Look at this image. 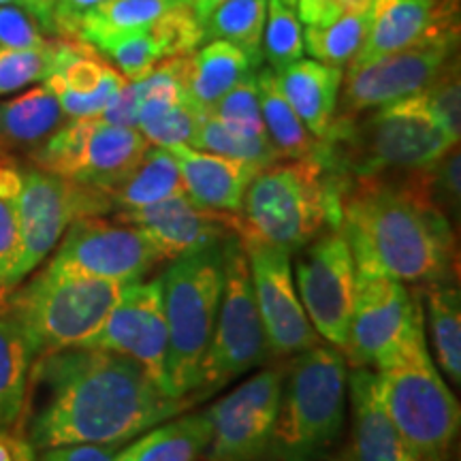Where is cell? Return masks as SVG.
<instances>
[{
    "instance_id": "cell-28",
    "label": "cell",
    "mask_w": 461,
    "mask_h": 461,
    "mask_svg": "<svg viewBox=\"0 0 461 461\" xmlns=\"http://www.w3.org/2000/svg\"><path fill=\"white\" fill-rule=\"evenodd\" d=\"M32 363L31 339L14 312L3 305L0 308V429H11L20 423Z\"/></svg>"
},
{
    "instance_id": "cell-12",
    "label": "cell",
    "mask_w": 461,
    "mask_h": 461,
    "mask_svg": "<svg viewBox=\"0 0 461 461\" xmlns=\"http://www.w3.org/2000/svg\"><path fill=\"white\" fill-rule=\"evenodd\" d=\"M423 327L419 299L411 295L403 282L355 272L353 314L344 348L350 366L374 370Z\"/></svg>"
},
{
    "instance_id": "cell-44",
    "label": "cell",
    "mask_w": 461,
    "mask_h": 461,
    "mask_svg": "<svg viewBox=\"0 0 461 461\" xmlns=\"http://www.w3.org/2000/svg\"><path fill=\"white\" fill-rule=\"evenodd\" d=\"M48 43L41 26L24 9L0 5V50L43 48Z\"/></svg>"
},
{
    "instance_id": "cell-9",
    "label": "cell",
    "mask_w": 461,
    "mask_h": 461,
    "mask_svg": "<svg viewBox=\"0 0 461 461\" xmlns=\"http://www.w3.org/2000/svg\"><path fill=\"white\" fill-rule=\"evenodd\" d=\"M267 357L269 348L252 291L248 255L233 233L224 248V285L214 333L190 400L197 403L214 395L267 361Z\"/></svg>"
},
{
    "instance_id": "cell-1",
    "label": "cell",
    "mask_w": 461,
    "mask_h": 461,
    "mask_svg": "<svg viewBox=\"0 0 461 461\" xmlns=\"http://www.w3.org/2000/svg\"><path fill=\"white\" fill-rule=\"evenodd\" d=\"M129 357L92 346L37 357L22 417L34 451L67 445L124 447L154 425L190 411Z\"/></svg>"
},
{
    "instance_id": "cell-48",
    "label": "cell",
    "mask_w": 461,
    "mask_h": 461,
    "mask_svg": "<svg viewBox=\"0 0 461 461\" xmlns=\"http://www.w3.org/2000/svg\"><path fill=\"white\" fill-rule=\"evenodd\" d=\"M0 461H39L26 436L0 429Z\"/></svg>"
},
{
    "instance_id": "cell-15",
    "label": "cell",
    "mask_w": 461,
    "mask_h": 461,
    "mask_svg": "<svg viewBox=\"0 0 461 461\" xmlns=\"http://www.w3.org/2000/svg\"><path fill=\"white\" fill-rule=\"evenodd\" d=\"M54 250L51 267L120 285L141 280L160 261L143 230L101 216L73 221Z\"/></svg>"
},
{
    "instance_id": "cell-52",
    "label": "cell",
    "mask_w": 461,
    "mask_h": 461,
    "mask_svg": "<svg viewBox=\"0 0 461 461\" xmlns=\"http://www.w3.org/2000/svg\"><path fill=\"white\" fill-rule=\"evenodd\" d=\"M222 3H227V0H188L190 9L194 11V15L199 17V22H203L205 17L210 15L216 7H221Z\"/></svg>"
},
{
    "instance_id": "cell-11",
    "label": "cell",
    "mask_w": 461,
    "mask_h": 461,
    "mask_svg": "<svg viewBox=\"0 0 461 461\" xmlns=\"http://www.w3.org/2000/svg\"><path fill=\"white\" fill-rule=\"evenodd\" d=\"M15 205L22 240L15 286L54 252L73 221L113 210L105 190L65 180L39 167H20Z\"/></svg>"
},
{
    "instance_id": "cell-8",
    "label": "cell",
    "mask_w": 461,
    "mask_h": 461,
    "mask_svg": "<svg viewBox=\"0 0 461 461\" xmlns=\"http://www.w3.org/2000/svg\"><path fill=\"white\" fill-rule=\"evenodd\" d=\"M327 141L342 143L339 160L355 177L423 169L457 146L436 124L417 95L372 109L363 122L336 120Z\"/></svg>"
},
{
    "instance_id": "cell-4",
    "label": "cell",
    "mask_w": 461,
    "mask_h": 461,
    "mask_svg": "<svg viewBox=\"0 0 461 461\" xmlns=\"http://www.w3.org/2000/svg\"><path fill=\"white\" fill-rule=\"evenodd\" d=\"M348 411V361L336 346L316 344L295 355L282 380L269 438L274 461H314L342 434Z\"/></svg>"
},
{
    "instance_id": "cell-10",
    "label": "cell",
    "mask_w": 461,
    "mask_h": 461,
    "mask_svg": "<svg viewBox=\"0 0 461 461\" xmlns=\"http://www.w3.org/2000/svg\"><path fill=\"white\" fill-rule=\"evenodd\" d=\"M148 146L135 126L109 124L101 118H71L34 152V167L107 193L129 176Z\"/></svg>"
},
{
    "instance_id": "cell-36",
    "label": "cell",
    "mask_w": 461,
    "mask_h": 461,
    "mask_svg": "<svg viewBox=\"0 0 461 461\" xmlns=\"http://www.w3.org/2000/svg\"><path fill=\"white\" fill-rule=\"evenodd\" d=\"M190 146L203 149V152L221 154V157L227 158L244 160V163H252L261 167V169L280 160V154L276 152L274 143L269 141L267 135L257 137L230 131L210 113H205V118L201 120L197 135H194Z\"/></svg>"
},
{
    "instance_id": "cell-54",
    "label": "cell",
    "mask_w": 461,
    "mask_h": 461,
    "mask_svg": "<svg viewBox=\"0 0 461 461\" xmlns=\"http://www.w3.org/2000/svg\"><path fill=\"white\" fill-rule=\"evenodd\" d=\"M11 3L15 5V0H0V5H11Z\"/></svg>"
},
{
    "instance_id": "cell-27",
    "label": "cell",
    "mask_w": 461,
    "mask_h": 461,
    "mask_svg": "<svg viewBox=\"0 0 461 461\" xmlns=\"http://www.w3.org/2000/svg\"><path fill=\"white\" fill-rule=\"evenodd\" d=\"M258 68L238 45L214 39L188 54L186 95L193 103L210 112L235 84Z\"/></svg>"
},
{
    "instance_id": "cell-35",
    "label": "cell",
    "mask_w": 461,
    "mask_h": 461,
    "mask_svg": "<svg viewBox=\"0 0 461 461\" xmlns=\"http://www.w3.org/2000/svg\"><path fill=\"white\" fill-rule=\"evenodd\" d=\"M92 48L129 82L146 77L160 60H165V51L152 31V24L101 39Z\"/></svg>"
},
{
    "instance_id": "cell-23",
    "label": "cell",
    "mask_w": 461,
    "mask_h": 461,
    "mask_svg": "<svg viewBox=\"0 0 461 461\" xmlns=\"http://www.w3.org/2000/svg\"><path fill=\"white\" fill-rule=\"evenodd\" d=\"M167 149L180 167L184 193L194 203L214 212L240 214L246 190L261 167L203 152L193 146H173Z\"/></svg>"
},
{
    "instance_id": "cell-29",
    "label": "cell",
    "mask_w": 461,
    "mask_h": 461,
    "mask_svg": "<svg viewBox=\"0 0 461 461\" xmlns=\"http://www.w3.org/2000/svg\"><path fill=\"white\" fill-rule=\"evenodd\" d=\"M180 193H184L180 167L169 149L160 146H148L129 176L107 190L112 207L118 212L152 205Z\"/></svg>"
},
{
    "instance_id": "cell-30",
    "label": "cell",
    "mask_w": 461,
    "mask_h": 461,
    "mask_svg": "<svg viewBox=\"0 0 461 461\" xmlns=\"http://www.w3.org/2000/svg\"><path fill=\"white\" fill-rule=\"evenodd\" d=\"M423 325L428 327L436 361L448 380H461V297L453 282L423 286Z\"/></svg>"
},
{
    "instance_id": "cell-24",
    "label": "cell",
    "mask_w": 461,
    "mask_h": 461,
    "mask_svg": "<svg viewBox=\"0 0 461 461\" xmlns=\"http://www.w3.org/2000/svg\"><path fill=\"white\" fill-rule=\"evenodd\" d=\"M274 73L278 88L288 105L295 109L305 129L312 132L316 140H330L333 124H336L344 68L322 65L314 58L312 60L299 58L297 62Z\"/></svg>"
},
{
    "instance_id": "cell-34",
    "label": "cell",
    "mask_w": 461,
    "mask_h": 461,
    "mask_svg": "<svg viewBox=\"0 0 461 461\" xmlns=\"http://www.w3.org/2000/svg\"><path fill=\"white\" fill-rule=\"evenodd\" d=\"M370 31V9L346 14L322 26H308L303 50L322 65L344 68L355 60Z\"/></svg>"
},
{
    "instance_id": "cell-45",
    "label": "cell",
    "mask_w": 461,
    "mask_h": 461,
    "mask_svg": "<svg viewBox=\"0 0 461 461\" xmlns=\"http://www.w3.org/2000/svg\"><path fill=\"white\" fill-rule=\"evenodd\" d=\"M103 3H107V0H58L54 15H51V34L62 39H75L84 15Z\"/></svg>"
},
{
    "instance_id": "cell-49",
    "label": "cell",
    "mask_w": 461,
    "mask_h": 461,
    "mask_svg": "<svg viewBox=\"0 0 461 461\" xmlns=\"http://www.w3.org/2000/svg\"><path fill=\"white\" fill-rule=\"evenodd\" d=\"M56 3L58 0H15V5H20V9H24L45 34H51V15Z\"/></svg>"
},
{
    "instance_id": "cell-26",
    "label": "cell",
    "mask_w": 461,
    "mask_h": 461,
    "mask_svg": "<svg viewBox=\"0 0 461 461\" xmlns=\"http://www.w3.org/2000/svg\"><path fill=\"white\" fill-rule=\"evenodd\" d=\"M257 86L265 131H267L269 141L274 143L280 158H321L331 165L330 143L316 140L312 132L305 129L295 109L288 105L285 95L278 88L272 68H258Z\"/></svg>"
},
{
    "instance_id": "cell-2",
    "label": "cell",
    "mask_w": 461,
    "mask_h": 461,
    "mask_svg": "<svg viewBox=\"0 0 461 461\" xmlns=\"http://www.w3.org/2000/svg\"><path fill=\"white\" fill-rule=\"evenodd\" d=\"M338 229L348 241L357 274L417 286L453 278V222L431 199L423 169L344 182Z\"/></svg>"
},
{
    "instance_id": "cell-18",
    "label": "cell",
    "mask_w": 461,
    "mask_h": 461,
    "mask_svg": "<svg viewBox=\"0 0 461 461\" xmlns=\"http://www.w3.org/2000/svg\"><path fill=\"white\" fill-rule=\"evenodd\" d=\"M84 346L129 357L160 389L169 393L167 389L169 331H167L160 278L126 285L99 333Z\"/></svg>"
},
{
    "instance_id": "cell-42",
    "label": "cell",
    "mask_w": 461,
    "mask_h": 461,
    "mask_svg": "<svg viewBox=\"0 0 461 461\" xmlns=\"http://www.w3.org/2000/svg\"><path fill=\"white\" fill-rule=\"evenodd\" d=\"M152 31L165 51V58L188 56L205 43L203 26L188 3L165 11L157 22H152Z\"/></svg>"
},
{
    "instance_id": "cell-21",
    "label": "cell",
    "mask_w": 461,
    "mask_h": 461,
    "mask_svg": "<svg viewBox=\"0 0 461 461\" xmlns=\"http://www.w3.org/2000/svg\"><path fill=\"white\" fill-rule=\"evenodd\" d=\"M428 39H459V0H372L370 31L348 67Z\"/></svg>"
},
{
    "instance_id": "cell-5",
    "label": "cell",
    "mask_w": 461,
    "mask_h": 461,
    "mask_svg": "<svg viewBox=\"0 0 461 461\" xmlns=\"http://www.w3.org/2000/svg\"><path fill=\"white\" fill-rule=\"evenodd\" d=\"M372 372L380 403L408 447L423 461H448L461 408L431 359L425 327Z\"/></svg>"
},
{
    "instance_id": "cell-46",
    "label": "cell",
    "mask_w": 461,
    "mask_h": 461,
    "mask_svg": "<svg viewBox=\"0 0 461 461\" xmlns=\"http://www.w3.org/2000/svg\"><path fill=\"white\" fill-rule=\"evenodd\" d=\"M137 115H140V86H137V82H126L124 88L109 103L105 112L96 115V118L105 120L109 124L135 126L137 129Z\"/></svg>"
},
{
    "instance_id": "cell-41",
    "label": "cell",
    "mask_w": 461,
    "mask_h": 461,
    "mask_svg": "<svg viewBox=\"0 0 461 461\" xmlns=\"http://www.w3.org/2000/svg\"><path fill=\"white\" fill-rule=\"evenodd\" d=\"M205 109L199 107L197 103L184 99L177 105L167 109L165 113L137 126V131L146 137L149 146H190L194 135H197L201 120L205 118Z\"/></svg>"
},
{
    "instance_id": "cell-33",
    "label": "cell",
    "mask_w": 461,
    "mask_h": 461,
    "mask_svg": "<svg viewBox=\"0 0 461 461\" xmlns=\"http://www.w3.org/2000/svg\"><path fill=\"white\" fill-rule=\"evenodd\" d=\"M182 3H188V0H107V3L99 5L84 15L75 39L95 45L101 39L113 37V34L149 26L165 11Z\"/></svg>"
},
{
    "instance_id": "cell-19",
    "label": "cell",
    "mask_w": 461,
    "mask_h": 461,
    "mask_svg": "<svg viewBox=\"0 0 461 461\" xmlns=\"http://www.w3.org/2000/svg\"><path fill=\"white\" fill-rule=\"evenodd\" d=\"M115 221L143 230L157 248L160 261H176L188 252L229 238L238 229V214L207 210L194 203L186 193L137 210L118 212Z\"/></svg>"
},
{
    "instance_id": "cell-17",
    "label": "cell",
    "mask_w": 461,
    "mask_h": 461,
    "mask_svg": "<svg viewBox=\"0 0 461 461\" xmlns=\"http://www.w3.org/2000/svg\"><path fill=\"white\" fill-rule=\"evenodd\" d=\"M250 265L252 291L269 355L295 357L321 344L297 295L291 255L282 248L241 241Z\"/></svg>"
},
{
    "instance_id": "cell-50",
    "label": "cell",
    "mask_w": 461,
    "mask_h": 461,
    "mask_svg": "<svg viewBox=\"0 0 461 461\" xmlns=\"http://www.w3.org/2000/svg\"><path fill=\"white\" fill-rule=\"evenodd\" d=\"M370 7H372V0H331L330 7H327V11H325V15H322L321 24H316V26L327 24V22L336 20V17H339V15L367 11Z\"/></svg>"
},
{
    "instance_id": "cell-38",
    "label": "cell",
    "mask_w": 461,
    "mask_h": 461,
    "mask_svg": "<svg viewBox=\"0 0 461 461\" xmlns=\"http://www.w3.org/2000/svg\"><path fill=\"white\" fill-rule=\"evenodd\" d=\"M303 56V28L295 14L282 0H267V17L263 31V60L272 71L297 62Z\"/></svg>"
},
{
    "instance_id": "cell-43",
    "label": "cell",
    "mask_w": 461,
    "mask_h": 461,
    "mask_svg": "<svg viewBox=\"0 0 461 461\" xmlns=\"http://www.w3.org/2000/svg\"><path fill=\"white\" fill-rule=\"evenodd\" d=\"M50 41L43 48L0 50V96L43 82L50 73Z\"/></svg>"
},
{
    "instance_id": "cell-16",
    "label": "cell",
    "mask_w": 461,
    "mask_h": 461,
    "mask_svg": "<svg viewBox=\"0 0 461 461\" xmlns=\"http://www.w3.org/2000/svg\"><path fill=\"white\" fill-rule=\"evenodd\" d=\"M282 380L280 367H265L207 408L212 423L207 459L257 461L267 453L280 408Z\"/></svg>"
},
{
    "instance_id": "cell-47",
    "label": "cell",
    "mask_w": 461,
    "mask_h": 461,
    "mask_svg": "<svg viewBox=\"0 0 461 461\" xmlns=\"http://www.w3.org/2000/svg\"><path fill=\"white\" fill-rule=\"evenodd\" d=\"M41 461H115L118 447L67 445L41 451Z\"/></svg>"
},
{
    "instance_id": "cell-13",
    "label": "cell",
    "mask_w": 461,
    "mask_h": 461,
    "mask_svg": "<svg viewBox=\"0 0 461 461\" xmlns=\"http://www.w3.org/2000/svg\"><path fill=\"white\" fill-rule=\"evenodd\" d=\"M293 278L310 325L344 353L355 299V258L342 230L333 227L297 250Z\"/></svg>"
},
{
    "instance_id": "cell-53",
    "label": "cell",
    "mask_w": 461,
    "mask_h": 461,
    "mask_svg": "<svg viewBox=\"0 0 461 461\" xmlns=\"http://www.w3.org/2000/svg\"><path fill=\"white\" fill-rule=\"evenodd\" d=\"M282 3H285V5H288V7H293V9H295L297 0H282Z\"/></svg>"
},
{
    "instance_id": "cell-37",
    "label": "cell",
    "mask_w": 461,
    "mask_h": 461,
    "mask_svg": "<svg viewBox=\"0 0 461 461\" xmlns=\"http://www.w3.org/2000/svg\"><path fill=\"white\" fill-rule=\"evenodd\" d=\"M17 186H20V167L5 160L0 163V293L15 288V269L22 252L15 205Z\"/></svg>"
},
{
    "instance_id": "cell-22",
    "label": "cell",
    "mask_w": 461,
    "mask_h": 461,
    "mask_svg": "<svg viewBox=\"0 0 461 461\" xmlns=\"http://www.w3.org/2000/svg\"><path fill=\"white\" fill-rule=\"evenodd\" d=\"M348 402L353 431L344 461H423L384 412L372 370L355 367L348 374Z\"/></svg>"
},
{
    "instance_id": "cell-20",
    "label": "cell",
    "mask_w": 461,
    "mask_h": 461,
    "mask_svg": "<svg viewBox=\"0 0 461 461\" xmlns=\"http://www.w3.org/2000/svg\"><path fill=\"white\" fill-rule=\"evenodd\" d=\"M50 56V73L41 84L54 92L67 118H96L129 82L79 39H54Z\"/></svg>"
},
{
    "instance_id": "cell-39",
    "label": "cell",
    "mask_w": 461,
    "mask_h": 461,
    "mask_svg": "<svg viewBox=\"0 0 461 461\" xmlns=\"http://www.w3.org/2000/svg\"><path fill=\"white\" fill-rule=\"evenodd\" d=\"M419 101L428 109V113L436 120V124L459 143L461 137V82H459V62L453 58L440 73L431 79L428 88L419 92Z\"/></svg>"
},
{
    "instance_id": "cell-40",
    "label": "cell",
    "mask_w": 461,
    "mask_h": 461,
    "mask_svg": "<svg viewBox=\"0 0 461 461\" xmlns=\"http://www.w3.org/2000/svg\"><path fill=\"white\" fill-rule=\"evenodd\" d=\"M207 113L214 115L218 122L230 131L257 137L267 135L261 118V105H258L257 71L235 84Z\"/></svg>"
},
{
    "instance_id": "cell-3",
    "label": "cell",
    "mask_w": 461,
    "mask_h": 461,
    "mask_svg": "<svg viewBox=\"0 0 461 461\" xmlns=\"http://www.w3.org/2000/svg\"><path fill=\"white\" fill-rule=\"evenodd\" d=\"M344 182L321 158L276 160L252 177L238 214L240 241H261L295 255L339 222Z\"/></svg>"
},
{
    "instance_id": "cell-25",
    "label": "cell",
    "mask_w": 461,
    "mask_h": 461,
    "mask_svg": "<svg viewBox=\"0 0 461 461\" xmlns=\"http://www.w3.org/2000/svg\"><path fill=\"white\" fill-rule=\"evenodd\" d=\"M205 412H182L154 425L118 448L115 461H197L210 447Z\"/></svg>"
},
{
    "instance_id": "cell-7",
    "label": "cell",
    "mask_w": 461,
    "mask_h": 461,
    "mask_svg": "<svg viewBox=\"0 0 461 461\" xmlns=\"http://www.w3.org/2000/svg\"><path fill=\"white\" fill-rule=\"evenodd\" d=\"M126 285L65 272L48 263L7 299L31 339L34 359L88 344L118 303Z\"/></svg>"
},
{
    "instance_id": "cell-31",
    "label": "cell",
    "mask_w": 461,
    "mask_h": 461,
    "mask_svg": "<svg viewBox=\"0 0 461 461\" xmlns=\"http://www.w3.org/2000/svg\"><path fill=\"white\" fill-rule=\"evenodd\" d=\"M67 115L62 113L60 103L48 86L0 103V137L9 143H43L56 129H60Z\"/></svg>"
},
{
    "instance_id": "cell-32",
    "label": "cell",
    "mask_w": 461,
    "mask_h": 461,
    "mask_svg": "<svg viewBox=\"0 0 461 461\" xmlns=\"http://www.w3.org/2000/svg\"><path fill=\"white\" fill-rule=\"evenodd\" d=\"M267 0H227L201 22L203 41L222 39L244 51L257 68L263 67V31Z\"/></svg>"
},
{
    "instance_id": "cell-14",
    "label": "cell",
    "mask_w": 461,
    "mask_h": 461,
    "mask_svg": "<svg viewBox=\"0 0 461 461\" xmlns=\"http://www.w3.org/2000/svg\"><path fill=\"white\" fill-rule=\"evenodd\" d=\"M457 41L428 39L376 60L348 67L339 86L336 120H355L372 109L419 95L457 56Z\"/></svg>"
},
{
    "instance_id": "cell-6",
    "label": "cell",
    "mask_w": 461,
    "mask_h": 461,
    "mask_svg": "<svg viewBox=\"0 0 461 461\" xmlns=\"http://www.w3.org/2000/svg\"><path fill=\"white\" fill-rule=\"evenodd\" d=\"M229 238L176 258L160 276L169 331L167 389L173 397H190L197 387L201 361L214 333L221 305Z\"/></svg>"
},
{
    "instance_id": "cell-51",
    "label": "cell",
    "mask_w": 461,
    "mask_h": 461,
    "mask_svg": "<svg viewBox=\"0 0 461 461\" xmlns=\"http://www.w3.org/2000/svg\"><path fill=\"white\" fill-rule=\"evenodd\" d=\"M331 0H297V17L299 22H303L305 26H316L321 24L322 15H325L327 7H330Z\"/></svg>"
}]
</instances>
